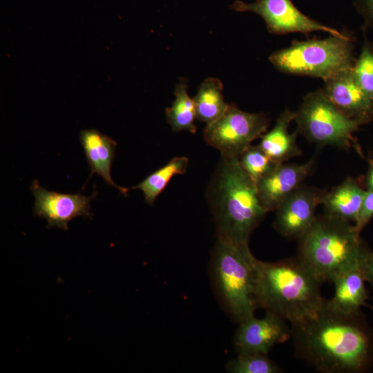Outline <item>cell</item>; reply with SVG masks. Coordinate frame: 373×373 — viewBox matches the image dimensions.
Returning a JSON list of instances; mask_svg holds the SVG:
<instances>
[{
    "mask_svg": "<svg viewBox=\"0 0 373 373\" xmlns=\"http://www.w3.org/2000/svg\"><path fill=\"white\" fill-rule=\"evenodd\" d=\"M291 338L295 356L321 373L359 372L373 358L371 336L360 312L334 310L326 300L315 316L291 325Z\"/></svg>",
    "mask_w": 373,
    "mask_h": 373,
    "instance_id": "6da1fadb",
    "label": "cell"
},
{
    "mask_svg": "<svg viewBox=\"0 0 373 373\" xmlns=\"http://www.w3.org/2000/svg\"><path fill=\"white\" fill-rule=\"evenodd\" d=\"M217 238L249 246V238L267 212L256 182L243 171L238 157L221 156L207 191Z\"/></svg>",
    "mask_w": 373,
    "mask_h": 373,
    "instance_id": "7a4b0ae2",
    "label": "cell"
},
{
    "mask_svg": "<svg viewBox=\"0 0 373 373\" xmlns=\"http://www.w3.org/2000/svg\"><path fill=\"white\" fill-rule=\"evenodd\" d=\"M258 307L291 325L315 316L325 299L320 282L298 257L276 262L254 260Z\"/></svg>",
    "mask_w": 373,
    "mask_h": 373,
    "instance_id": "3957f363",
    "label": "cell"
},
{
    "mask_svg": "<svg viewBox=\"0 0 373 373\" xmlns=\"http://www.w3.org/2000/svg\"><path fill=\"white\" fill-rule=\"evenodd\" d=\"M354 224L322 214L298 239V258L321 283L358 266L365 251Z\"/></svg>",
    "mask_w": 373,
    "mask_h": 373,
    "instance_id": "277c9868",
    "label": "cell"
},
{
    "mask_svg": "<svg viewBox=\"0 0 373 373\" xmlns=\"http://www.w3.org/2000/svg\"><path fill=\"white\" fill-rule=\"evenodd\" d=\"M255 257L249 246L217 238L210 271L214 290L230 317L238 323L254 316Z\"/></svg>",
    "mask_w": 373,
    "mask_h": 373,
    "instance_id": "5b68a950",
    "label": "cell"
},
{
    "mask_svg": "<svg viewBox=\"0 0 373 373\" xmlns=\"http://www.w3.org/2000/svg\"><path fill=\"white\" fill-rule=\"evenodd\" d=\"M352 37L332 35L323 39L294 41L283 49L271 53L269 61L279 71L325 80L352 68L356 61Z\"/></svg>",
    "mask_w": 373,
    "mask_h": 373,
    "instance_id": "8992f818",
    "label": "cell"
},
{
    "mask_svg": "<svg viewBox=\"0 0 373 373\" xmlns=\"http://www.w3.org/2000/svg\"><path fill=\"white\" fill-rule=\"evenodd\" d=\"M294 120L298 133L318 146L348 149L360 124L342 113L327 99L322 89L307 94Z\"/></svg>",
    "mask_w": 373,
    "mask_h": 373,
    "instance_id": "52a82bcc",
    "label": "cell"
},
{
    "mask_svg": "<svg viewBox=\"0 0 373 373\" xmlns=\"http://www.w3.org/2000/svg\"><path fill=\"white\" fill-rule=\"evenodd\" d=\"M269 119L262 113H249L229 104L224 114L207 124L203 137L221 156L238 157L251 142L267 129Z\"/></svg>",
    "mask_w": 373,
    "mask_h": 373,
    "instance_id": "ba28073f",
    "label": "cell"
},
{
    "mask_svg": "<svg viewBox=\"0 0 373 373\" xmlns=\"http://www.w3.org/2000/svg\"><path fill=\"white\" fill-rule=\"evenodd\" d=\"M230 8L238 12H251L258 15L265 21L269 32L271 34H307L323 31L332 35H344L335 28L307 17L291 0H256L252 3L236 1Z\"/></svg>",
    "mask_w": 373,
    "mask_h": 373,
    "instance_id": "9c48e42d",
    "label": "cell"
},
{
    "mask_svg": "<svg viewBox=\"0 0 373 373\" xmlns=\"http://www.w3.org/2000/svg\"><path fill=\"white\" fill-rule=\"evenodd\" d=\"M327 191L302 184L276 210L274 228L287 238L298 240L314 222Z\"/></svg>",
    "mask_w": 373,
    "mask_h": 373,
    "instance_id": "30bf717a",
    "label": "cell"
},
{
    "mask_svg": "<svg viewBox=\"0 0 373 373\" xmlns=\"http://www.w3.org/2000/svg\"><path fill=\"white\" fill-rule=\"evenodd\" d=\"M30 189L35 198L34 213L46 219L48 227L67 230L68 222L74 218H91L90 202L96 191L90 196L50 191L41 186L37 180L32 182Z\"/></svg>",
    "mask_w": 373,
    "mask_h": 373,
    "instance_id": "8fae6325",
    "label": "cell"
},
{
    "mask_svg": "<svg viewBox=\"0 0 373 373\" xmlns=\"http://www.w3.org/2000/svg\"><path fill=\"white\" fill-rule=\"evenodd\" d=\"M239 324L233 338L238 354H267L275 345L291 338V327L285 320L271 314L266 313L261 318L253 316Z\"/></svg>",
    "mask_w": 373,
    "mask_h": 373,
    "instance_id": "7c38bea8",
    "label": "cell"
},
{
    "mask_svg": "<svg viewBox=\"0 0 373 373\" xmlns=\"http://www.w3.org/2000/svg\"><path fill=\"white\" fill-rule=\"evenodd\" d=\"M324 82V94L342 113L360 126L373 120V102L356 83L352 68Z\"/></svg>",
    "mask_w": 373,
    "mask_h": 373,
    "instance_id": "4fadbf2b",
    "label": "cell"
},
{
    "mask_svg": "<svg viewBox=\"0 0 373 373\" xmlns=\"http://www.w3.org/2000/svg\"><path fill=\"white\" fill-rule=\"evenodd\" d=\"M315 164L313 157L305 163L280 164L274 171L256 182L260 202L268 213L276 211L280 204L311 173Z\"/></svg>",
    "mask_w": 373,
    "mask_h": 373,
    "instance_id": "5bb4252c",
    "label": "cell"
},
{
    "mask_svg": "<svg viewBox=\"0 0 373 373\" xmlns=\"http://www.w3.org/2000/svg\"><path fill=\"white\" fill-rule=\"evenodd\" d=\"M79 139L91 171L90 176L97 173L106 183L127 195L128 189L116 184L111 175V165L115 156L116 142L95 129L82 131Z\"/></svg>",
    "mask_w": 373,
    "mask_h": 373,
    "instance_id": "9a60e30c",
    "label": "cell"
},
{
    "mask_svg": "<svg viewBox=\"0 0 373 373\" xmlns=\"http://www.w3.org/2000/svg\"><path fill=\"white\" fill-rule=\"evenodd\" d=\"M331 282L334 286V293L331 299L326 300L329 307L343 313L354 314L365 305L366 280L359 265L340 272Z\"/></svg>",
    "mask_w": 373,
    "mask_h": 373,
    "instance_id": "2e32d148",
    "label": "cell"
},
{
    "mask_svg": "<svg viewBox=\"0 0 373 373\" xmlns=\"http://www.w3.org/2000/svg\"><path fill=\"white\" fill-rule=\"evenodd\" d=\"M367 190L351 178L327 191L323 202L324 213L350 223H356Z\"/></svg>",
    "mask_w": 373,
    "mask_h": 373,
    "instance_id": "e0dca14e",
    "label": "cell"
},
{
    "mask_svg": "<svg viewBox=\"0 0 373 373\" xmlns=\"http://www.w3.org/2000/svg\"><path fill=\"white\" fill-rule=\"evenodd\" d=\"M294 119V112L284 110L274 127L260 137L259 147L278 163H284L302 154L296 141L298 131L289 132V124Z\"/></svg>",
    "mask_w": 373,
    "mask_h": 373,
    "instance_id": "ac0fdd59",
    "label": "cell"
},
{
    "mask_svg": "<svg viewBox=\"0 0 373 373\" xmlns=\"http://www.w3.org/2000/svg\"><path fill=\"white\" fill-rule=\"evenodd\" d=\"M222 91L223 84L216 77H208L200 84L193 98L198 120L209 124L224 114L229 104L225 102Z\"/></svg>",
    "mask_w": 373,
    "mask_h": 373,
    "instance_id": "d6986e66",
    "label": "cell"
},
{
    "mask_svg": "<svg viewBox=\"0 0 373 373\" xmlns=\"http://www.w3.org/2000/svg\"><path fill=\"white\" fill-rule=\"evenodd\" d=\"M187 82L182 79L175 86V99L171 106L166 109L167 122L175 132L188 131L195 133L196 127L194 121L196 118L193 99L187 91Z\"/></svg>",
    "mask_w": 373,
    "mask_h": 373,
    "instance_id": "ffe728a7",
    "label": "cell"
},
{
    "mask_svg": "<svg viewBox=\"0 0 373 373\" xmlns=\"http://www.w3.org/2000/svg\"><path fill=\"white\" fill-rule=\"evenodd\" d=\"M189 165L186 157H175L166 164L149 174L144 180L131 189H140L144 194L145 202L153 205L157 196L165 189L171 178L176 175L184 174Z\"/></svg>",
    "mask_w": 373,
    "mask_h": 373,
    "instance_id": "44dd1931",
    "label": "cell"
},
{
    "mask_svg": "<svg viewBox=\"0 0 373 373\" xmlns=\"http://www.w3.org/2000/svg\"><path fill=\"white\" fill-rule=\"evenodd\" d=\"M238 162L243 171L256 184L281 164L271 159L258 145H250L240 155Z\"/></svg>",
    "mask_w": 373,
    "mask_h": 373,
    "instance_id": "7402d4cb",
    "label": "cell"
},
{
    "mask_svg": "<svg viewBox=\"0 0 373 373\" xmlns=\"http://www.w3.org/2000/svg\"><path fill=\"white\" fill-rule=\"evenodd\" d=\"M230 373H278L280 368L267 354L260 353L238 354L226 365Z\"/></svg>",
    "mask_w": 373,
    "mask_h": 373,
    "instance_id": "603a6c76",
    "label": "cell"
},
{
    "mask_svg": "<svg viewBox=\"0 0 373 373\" xmlns=\"http://www.w3.org/2000/svg\"><path fill=\"white\" fill-rule=\"evenodd\" d=\"M352 72L359 87L373 102V44L367 39L365 30L361 51Z\"/></svg>",
    "mask_w": 373,
    "mask_h": 373,
    "instance_id": "cb8c5ba5",
    "label": "cell"
},
{
    "mask_svg": "<svg viewBox=\"0 0 373 373\" xmlns=\"http://www.w3.org/2000/svg\"><path fill=\"white\" fill-rule=\"evenodd\" d=\"M373 216V189L367 190L358 219L354 224L359 233Z\"/></svg>",
    "mask_w": 373,
    "mask_h": 373,
    "instance_id": "d4e9b609",
    "label": "cell"
},
{
    "mask_svg": "<svg viewBox=\"0 0 373 373\" xmlns=\"http://www.w3.org/2000/svg\"><path fill=\"white\" fill-rule=\"evenodd\" d=\"M359 267L366 282L373 287V251L365 249L360 260Z\"/></svg>",
    "mask_w": 373,
    "mask_h": 373,
    "instance_id": "484cf974",
    "label": "cell"
},
{
    "mask_svg": "<svg viewBox=\"0 0 373 373\" xmlns=\"http://www.w3.org/2000/svg\"><path fill=\"white\" fill-rule=\"evenodd\" d=\"M355 3L365 26L373 30V0H356Z\"/></svg>",
    "mask_w": 373,
    "mask_h": 373,
    "instance_id": "4316f807",
    "label": "cell"
},
{
    "mask_svg": "<svg viewBox=\"0 0 373 373\" xmlns=\"http://www.w3.org/2000/svg\"><path fill=\"white\" fill-rule=\"evenodd\" d=\"M367 190L373 189V160L370 161L369 169L365 178Z\"/></svg>",
    "mask_w": 373,
    "mask_h": 373,
    "instance_id": "83f0119b",
    "label": "cell"
}]
</instances>
